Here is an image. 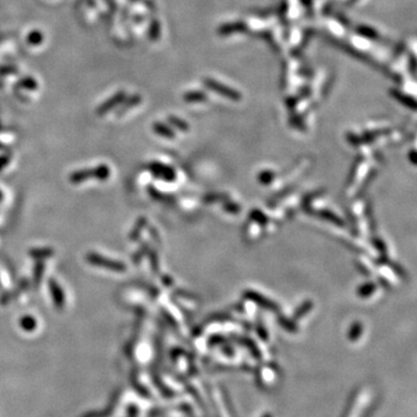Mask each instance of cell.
<instances>
[{"label":"cell","instance_id":"cell-11","mask_svg":"<svg viewBox=\"0 0 417 417\" xmlns=\"http://www.w3.org/2000/svg\"><path fill=\"white\" fill-rule=\"evenodd\" d=\"M169 122L174 125V127H176L180 129L181 131H187L188 130V124L186 122L180 120L178 117H175V116H169Z\"/></svg>","mask_w":417,"mask_h":417},{"label":"cell","instance_id":"cell-10","mask_svg":"<svg viewBox=\"0 0 417 417\" xmlns=\"http://www.w3.org/2000/svg\"><path fill=\"white\" fill-rule=\"evenodd\" d=\"M357 32H358L360 35H363V36H365V37H369V38L377 37V32H375L374 29L370 28V27H365V26L358 27Z\"/></svg>","mask_w":417,"mask_h":417},{"label":"cell","instance_id":"cell-15","mask_svg":"<svg viewBox=\"0 0 417 417\" xmlns=\"http://www.w3.org/2000/svg\"><path fill=\"white\" fill-rule=\"evenodd\" d=\"M263 417H273V416H271L270 414H267V415H266V416H263Z\"/></svg>","mask_w":417,"mask_h":417},{"label":"cell","instance_id":"cell-9","mask_svg":"<svg viewBox=\"0 0 417 417\" xmlns=\"http://www.w3.org/2000/svg\"><path fill=\"white\" fill-rule=\"evenodd\" d=\"M27 41H28V43L32 44V46H38V44H41L42 42H43V34L38 31L32 32L31 34L28 35V37H27Z\"/></svg>","mask_w":417,"mask_h":417},{"label":"cell","instance_id":"cell-2","mask_svg":"<svg viewBox=\"0 0 417 417\" xmlns=\"http://www.w3.org/2000/svg\"><path fill=\"white\" fill-rule=\"evenodd\" d=\"M125 99V92L120 91L117 92L115 95H112V97H109L108 100H106L101 106L97 108V115H106L107 112H109L110 110L114 109L115 107L120 106Z\"/></svg>","mask_w":417,"mask_h":417},{"label":"cell","instance_id":"cell-14","mask_svg":"<svg viewBox=\"0 0 417 417\" xmlns=\"http://www.w3.org/2000/svg\"><path fill=\"white\" fill-rule=\"evenodd\" d=\"M302 1H303V4H304V5H306V6H309V5H311L312 0H302Z\"/></svg>","mask_w":417,"mask_h":417},{"label":"cell","instance_id":"cell-17","mask_svg":"<svg viewBox=\"0 0 417 417\" xmlns=\"http://www.w3.org/2000/svg\"><path fill=\"white\" fill-rule=\"evenodd\" d=\"M133 1H136V0H133Z\"/></svg>","mask_w":417,"mask_h":417},{"label":"cell","instance_id":"cell-7","mask_svg":"<svg viewBox=\"0 0 417 417\" xmlns=\"http://www.w3.org/2000/svg\"><path fill=\"white\" fill-rule=\"evenodd\" d=\"M207 99V95L202 93V92H189V93L184 94L183 100L187 102H199Z\"/></svg>","mask_w":417,"mask_h":417},{"label":"cell","instance_id":"cell-5","mask_svg":"<svg viewBox=\"0 0 417 417\" xmlns=\"http://www.w3.org/2000/svg\"><path fill=\"white\" fill-rule=\"evenodd\" d=\"M17 86L21 88L28 89V91H35V89L38 87L37 81L34 78H32V77H26V78H22L21 80H19Z\"/></svg>","mask_w":417,"mask_h":417},{"label":"cell","instance_id":"cell-4","mask_svg":"<svg viewBox=\"0 0 417 417\" xmlns=\"http://www.w3.org/2000/svg\"><path fill=\"white\" fill-rule=\"evenodd\" d=\"M141 101H142L141 95H132V96L128 97V99H124L123 102H122L123 106H122V109L120 110V112H123L129 108H132V107L138 106V104L141 103Z\"/></svg>","mask_w":417,"mask_h":417},{"label":"cell","instance_id":"cell-12","mask_svg":"<svg viewBox=\"0 0 417 417\" xmlns=\"http://www.w3.org/2000/svg\"><path fill=\"white\" fill-rule=\"evenodd\" d=\"M243 29H245V25H242V23H235V25H227V26L222 27L220 32L227 34V32H235V31H243Z\"/></svg>","mask_w":417,"mask_h":417},{"label":"cell","instance_id":"cell-8","mask_svg":"<svg viewBox=\"0 0 417 417\" xmlns=\"http://www.w3.org/2000/svg\"><path fill=\"white\" fill-rule=\"evenodd\" d=\"M153 129L157 133H159V135H161L163 137H168V138H173V137H174V133H173V131L169 129L167 125L162 124V123H156L153 125Z\"/></svg>","mask_w":417,"mask_h":417},{"label":"cell","instance_id":"cell-6","mask_svg":"<svg viewBox=\"0 0 417 417\" xmlns=\"http://www.w3.org/2000/svg\"><path fill=\"white\" fill-rule=\"evenodd\" d=\"M148 36L151 41L159 40L160 36V23L158 20H152L150 28H148Z\"/></svg>","mask_w":417,"mask_h":417},{"label":"cell","instance_id":"cell-1","mask_svg":"<svg viewBox=\"0 0 417 417\" xmlns=\"http://www.w3.org/2000/svg\"><path fill=\"white\" fill-rule=\"evenodd\" d=\"M204 83L208 88L211 89V91L217 92V93L220 94V95H224V96L228 97V99L238 101V100H240L241 97H242L238 91H235V89H233V88H229V87H227V86L223 85V83H219L218 81H216V80L207 78V79H204Z\"/></svg>","mask_w":417,"mask_h":417},{"label":"cell","instance_id":"cell-3","mask_svg":"<svg viewBox=\"0 0 417 417\" xmlns=\"http://www.w3.org/2000/svg\"><path fill=\"white\" fill-rule=\"evenodd\" d=\"M392 94L396 100H399L400 102L406 104V106H408V107H410L412 109L416 108L415 100H414L413 97L408 96V95H406V94H402L401 92H398V91H392Z\"/></svg>","mask_w":417,"mask_h":417},{"label":"cell","instance_id":"cell-16","mask_svg":"<svg viewBox=\"0 0 417 417\" xmlns=\"http://www.w3.org/2000/svg\"><path fill=\"white\" fill-rule=\"evenodd\" d=\"M2 147H4V146H2L1 144H0V148H2Z\"/></svg>","mask_w":417,"mask_h":417},{"label":"cell","instance_id":"cell-13","mask_svg":"<svg viewBox=\"0 0 417 417\" xmlns=\"http://www.w3.org/2000/svg\"><path fill=\"white\" fill-rule=\"evenodd\" d=\"M17 72V68L13 65H5V66H0V76H8V74H16Z\"/></svg>","mask_w":417,"mask_h":417}]
</instances>
